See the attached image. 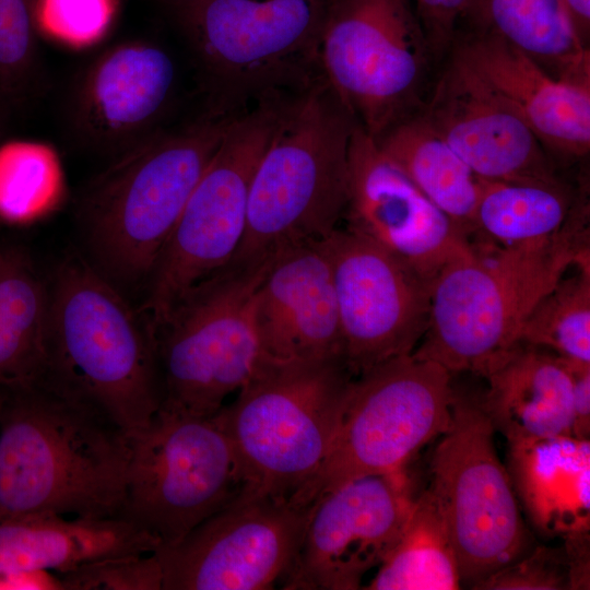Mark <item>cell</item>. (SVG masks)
I'll list each match as a JSON object with an SVG mask.
<instances>
[{
	"instance_id": "cell-1",
	"label": "cell",
	"mask_w": 590,
	"mask_h": 590,
	"mask_svg": "<svg viewBox=\"0 0 590 590\" xmlns=\"http://www.w3.org/2000/svg\"><path fill=\"white\" fill-rule=\"evenodd\" d=\"M130 437L95 405L39 381L0 387V521L119 517Z\"/></svg>"
},
{
	"instance_id": "cell-17",
	"label": "cell",
	"mask_w": 590,
	"mask_h": 590,
	"mask_svg": "<svg viewBox=\"0 0 590 590\" xmlns=\"http://www.w3.org/2000/svg\"><path fill=\"white\" fill-rule=\"evenodd\" d=\"M343 216L345 228L386 249L429 286L439 270L471 245L358 125L350 145Z\"/></svg>"
},
{
	"instance_id": "cell-32",
	"label": "cell",
	"mask_w": 590,
	"mask_h": 590,
	"mask_svg": "<svg viewBox=\"0 0 590 590\" xmlns=\"http://www.w3.org/2000/svg\"><path fill=\"white\" fill-rule=\"evenodd\" d=\"M35 0H0V97H25L36 71Z\"/></svg>"
},
{
	"instance_id": "cell-24",
	"label": "cell",
	"mask_w": 590,
	"mask_h": 590,
	"mask_svg": "<svg viewBox=\"0 0 590 590\" xmlns=\"http://www.w3.org/2000/svg\"><path fill=\"white\" fill-rule=\"evenodd\" d=\"M508 444L507 470L533 524L548 535L589 531V439L560 435Z\"/></svg>"
},
{
	"instance_id": "cell-9",
	"label": "cell",
	"mask_w": 590,
	"mask_h": 590,
	"mask_svg": "<svg viewBox=\"0 0 590 590\" xmlns=\"http://www.w3.org/2000/svg\"><path fill=\"white\" fill-rule=\"evenodd\" d=\"M452 396L451 373L412 353L354 378L324 458L288 502L309 508L351 481L406 469L446 430Z\"/></svg>"
},
{
	"instance_id": "cell-25",
	"label": "cell",
	"mask_w": 590,
	"mask_h": 590,
	"mask_svg": "<svg viewBox=\"0 0 590 590\" xmlns=\"http://www.w3.org/2000/svg\"><path fill=\"white\" fill-rule=\"evenodd\" d=\"M467 20L503 38L552 76L590 84V51L563 0H473Z\"/></svg>"
},
{
	"instance_id": "cell-37",
	"label": "cell",
	"mask_w": 590,
	"mask_h": 590,
	"mask_svg": "<svg viewBox=\"0 0 590 590\" xmlns=\"http://www.w3.org/2000/svg\"><path fill=\"white\" fill-rule=\"evenodd\" d=\"M562 359L568 371L571 382L574 412L573 436L581 439H589L590 363H582L566 358Z\"/></svg>"
},
{
	"instance_id": "cell-33",
	"label": "cell",
	"mask_w": 590,
	"mask_h": 590,
	"mask_svg": "<svg viewBox=\"0 0 590 590\" xmlns=\"http://www.w3.org/2000/svg\"><path fill=\"white\" fill-rule=\"evenodd\" d=\"M120 0H35L36 31L72 49L99 43L109 32Z\"/></svg>"
},
{
	"instance_id": "cell-4",
	"label": "cell",
	"mask_w": 590,
	"mask_h": 590,
	"mask_svg": "<svg viewBox=\"0 0 590 590\" xmlns=\"http://www.w3.org/2000/svg\"><path fill=\"white\" fill-rule=\"evenodd\" d=\"M48 285L45 384L86 401L131 436L149 425L161 396L153 334L123 293L76 253Z\"/></svg>"
},
{
	"instance_id": "cell-3",
	"label": "cell",
	"mask_w": 590,
	"mask_h": 590,
	"mask_svg": "<svg viewBox=\"0 0 590 590\" xmlns=\"http://www.w3.org/2000/svg\"><path fill=\"white\" fill-rule=\"evenodd\" d=\"M238 111L211 107L113 157L83 188L76 221L87 260L121 292L146 286L186 202Z\"/></svg>"
},
{
	"instance_id": "cell-39",
	"label": "cell",
	"mask_w": 590,
	"mask_h": 590,
	"mask_svg": "<svg viewBox=\"0 0 590 590\" xmlns=\"http://www.w3.org/2000/svg\"><path fill=\"white\" fill-rule=\"evenodd\" d=\"M570 19L585 44L590 31V0H563Z\"/></svg>"
},
{
	"instance_id": "cell-23",
	"label": "cell",
	"mask_w": 590,
	"mask_h": 590,
	"mask_svg": "<svg viewBox=\"0 0 590 590\" xmlns=\"http://www.w3.org/2000/svg\"><path fill=\"white\" fill-rule=\"evenodd\" d=\"M481 376L487 381L482 408L508 442L573 436L571 382L560 357L518 342Z\"/></svg>"
},
{
	"instance_id": "cell-35",
	"label": "cell",
	"mask_w": 590,
	"mask_h": 590,
	"mask_svg": "<svg viewBox=\"0 0 590 590\" xmlns=\"http://www.w3.org/2000/svg\"><path fill=\"white\" fill-rule=\"evenodd\" d=\"M473 586L498 590L571 589L568 556L564 547L539 546Z\"/></svg>"
},
{
	"instance_id": "cell-18",
	"label": "cell",
	"mask_w": 590,
	"mask_h": 590,
	"mask_svg": "<svg viewBox=\"0 0 590 590\" xmlns=\"http://www.w3.org/2000/svg\"><path fill=\"white\" fill-rule=\"evenodd\" d=\"M421 116L482 179L563 185L526 121L455 56Z\"/></svg>"
},
{
	"instance_id": "cell-31",
	"label": "cell",
	"mask_w": 590,
	"mask_h": 590,
	"mask_svg": "<svg viewBox=\"0 0 590 590\" xmlns=\"http://www.w3.org/2000/svg\"><path fill=\"white\" fill-rule=\"evenodd\" d=\"M576 269L538 302L523 323L520 342L590 363V261Z\"/></svg>"
},
{
	"instance_id": "cell-11",
	"label": "cell",
	"mask_w": 590,
	"mask_h": 590,
	"mask_svg": "<svg viewBox=\"0 0 590 590\" xmlns=\"http://www.w3.org/2000/svg\"><path fill=\"white\" fill-rule=\"evenodd\" d=\"M129 437L119 517L154 536L160 547L178 543L244 488L238 459L216 414L157 411L146 427Z\"/></svg>"
},
{
	"instance_id": "cell-40",
	"label": "cell",
	"mask_w": 590,
	"mask_h": 590,
	"mask_svg": "<svg viewBox=\"0 0 590 590\" xmlns=\"http://www.w3.org/2000/svg\"><path fill=\"white\" fill-rule=\"evenodd\" d=\"M9 107H10V105L7 104V103L0 97V139H1L2 133H3L4 120H5V116H7V111H8Z\"/></svg>"
},
{
	"instance_id": "cell-8",
	"label": "cell",
	"mask_w": 590,
	"mask_h": 590,
	"mask_svg": "<svg viewBox=\"0 0 590 590\" xmlns=\"http://www.w3.org/2000/svg\"><path fill=\"white\" fill-rule=\"evenodd\" d=\"M330 0H182L181 21L212 107L285 96L321 78L318 46Z\"/></svg>"
},
{
	"instance_id": "cell-7",
	"label": "cell",
	"mask_w": 590,
	"mask_h": 590,
	"mask_svg": "<svg viewBox=\"0 0 590 590\" xmlns=\"http://www.w3.org/2000/svg\"><path fill=\"white\" fill-rule=\"evenodd\" d=\"M272 258L225 266L188 290L152 329L158 411L213 416L263 364L253 310Z\"/></svg>"
},
{
	"instance_id": "cell-12",
	"label": "cell",
	"mask_w": 590,
	"mask_h": 590,
	"mask_svg": "<svg viewBox=\"0 0 590 590\" xmlns=\"http://www.w3.org/2000/svg\"><path fill=\"white\" fill-rule=\"evenodd\" d=\"M430 59L410 0H330L320 73L374 139L411 115Z\"/></svg>"
},
{
	"instance_id": "cell-5",
	"label": "cell",
	"mask_w": 590,
	"mask_h": 590,
	"mask_svg": "<svg viewBox=\"0 0 590 590\" xmlns=\"http://www.w3.org/2000/svg\"><path fill=\"white\" fill-rule=\"evenodd\" d=\"M356 125L322 76L286 101L252 176L243 239L226 266L257 264L338 228Z\"/></svg>"
},
{
	"instance_id": "cell-38",
	"label": "cell",
	"mask_w": 590,
	"mask_h": 590,
	"mask_svg": "<svg viewBox=\"0 0 590 590\" xmlns=\"http://www.w3.org/2000/svg\"><path fill=\"white\" fill-rule=\"evenodd\" d=\"M564 548L570 565L571 589L589 586V531L570 533L564 536Z\"/></svg>"
},
{
	"instance_id": "cell-34",
	"label": "cell",
	"mask_w": 590,
	"mask_h": 590,
	"mask_svg": "<svg viewBox=\"0 0 590 590\" xmlns=\"http://www.w3.org/2000/svg\"><path fill=\"white\" fill-rule=\"evenodd\" d=\"M67 590H162V570L153 553L109 558L57 575Z\"/></svg>"
},
{
	"instance_id": "cell-6",
	"label": "cell",
	"mask_w": 590,
	"mask_h": 590,
	"mask_svg": "<svg viewBox=\"0 0 590 590\" xmlns=\"http://www.w3.org/2000/svg\"><path fill=\"white\" fill-rule=\"evenodd\" d=\"M354 377L343 362L264 361L216 416L243 493L290 499L324 458Z\"/></svg>"
},
{
	"instance_id": "cell-19",
	"label": "cell",
	"mask_w": 590,
	"mask_h": 590,
	"mask_svg": "<svg viewBox=\"0 0 590 590\" xmlns=\"http://www.w3.org/2000/svg\"><path fill=\"white\" fill-rule=\"evenodd\" d=\"M253 316L266 361L345 363L332 267L322 240L273 256L256 293Z\"/></svg>"
},
{
	"instance_id": "cell-21",
	"label": "cell",
	"mask_w": 590,
	"mask_h": 590,
	"mask_svg": "<svg viewBox=\"0 0 590 590\" xmlns=\"http://www.w3.org/2000/svg\"><path fill=\"white\" fill-rule=\"evenodd\" d=\"M452 56L467 64L531 128L543 146L579 158L590 150V84L558 80L499 36L473 27Z\"/></svg>"
},
{
	"instance_id": "cell-36",
	"label": "cell",
	"mask_w": 590,
	"mask_h": 590,
	"mask_svg": "<svg viewBox=\"0 0 590 590\" xmlns=\"http://www.w3.org/2000/svg\"><path fill=\"white\" fill-rule=\"evenodd\" d=\"M473 0H414V12L432 58H440L452 46L460 23L467 20Z\"/></svg>"
},
{
	"instance_id": "cell-28",
	"label": "cell",
	"mask_w": 590,
	"mask_h": 590,
	"mask_svg": "<svg viewBox=\"0 0 590 590\" xmlns=\"http://www.w3.org/2000/svg\"><path fill=\"white\" fill-rule=\"evenodd\" d=\"M461 576L455 550L429 491L415 498L408 520L378 566L369 590H453Z\"/></svg>"
},
{
	"instance_id": "cell-2",
	"label": "cell",
	"mask_w": 590,
	"mask_h": 590,
	"mask_svg": "<svg viewBox=\"0 0 590 590\" xmlns=\"http://www.w3.org/2000/svg\"><path fill=\"white\" fill-rule=\"evenodd\" d=\"M589 202L574 199L560 229L521 246H473L449 260L430 285L427 329L413 355L449 373L482 375L520 342L526 319L567 269L590 261Z\"/></svg>"
},
{
	"instance_id": "cell-26",
	"label": "cell",
	"mask_w": 590,
	"mask_h": 590,
	"mask_svg": "<svg viewBox=\"0 0 590 590\" xmlns=\"http://www.w3.org/2000/svg\"><path fill=\"white\" fill-rule=\"evenodd\" d=\"M48 285L30 252L0 245V387L39 382L46 370Z\"/></svg>"
},
{
	"instance_id": "cell-29",
	"label": "cell",
	"mask_w": 590,
	"mask_h": 590,
	"mask_svg": "<svg viewBox=\"0 0 590 590\" xmlns=\"http://www.w3.org/2000/svg\"><path fill=\"white\" fill-rule=\"evenodd\" d=\"M573 200L563 185L520 184L481 178L473 232L509 247L542 241L565 223Z\"/></svg>"
},
{
	"instance_id": "cell-10",
	"label": "cell",
	"mask_w": 590,
	"mask_h": 590,
	"mask_svg": "<svg viewBox=\"0 0 590 590\" xmlns=\"http://www.w3.org/2000/svg\"><path fill=\"white\" fill-rule=\"evenodd\" d=\"M287 99L256 102L231 121L146 283L139 310L151 329L188 290L224 268L237 251L252 176Z\"/></svg>"
},
{
	"instance_id": "cell-30",
	"label": "cell",
	"mask_w": 590,
	"mask_h": 590,
	"mask_svg": "<svg viewBox=\"0 0 590 590\" xmlns=\"http://www.w3.org/2000/svg\"><path fill=\"white\" fill-rule=\"evenodd\" d=\"M67 197L56 149L42 141H0V222L30 226L54 214Z\"/></svg>"
},
{
	"instance_id": "cell-22",
	"label": "cell",
	"mask_w": 590,
	"mask_h": 590,
	"mask_svg": "<svg viewBox=\"0 0 590 590\" xmlns=\"http://www.w3.org/2000/svg\"><path fill=\"white\" fill-rule=\"evenodd\" d=\"M158 541L120 518L34 514L0 521V586L21 573L74 570L97 560L155 552Z\"/></svg>"
},
{
	"instance_id": "cell-13",
	"label": "cell",
	"mask_w": 590,
	"mask_h": 590,
	"mask_svg": "<svg viewBox=\"0 0 590 590\" xmlns=\"http://www.w3.org/2000/svg\"><path fill=\"white\" fill-rule=\"evenodd\" d=\"M481 401L455 392L433 453L428 489L445 520L461 579L475 585L519 558L527 533Z\"/></svg>"
},
{
	"instance_id": "cell-16",
	"label": "cell",
	"mask_w": 590,
	"mask_h": 590,
	"mask_svg": "<svg viewBox=\"0 0 590 590\" xmlns=\"http://www.w3.org/2000/svg\"><path fill=\"white\" fill-rule=\"evenodd\" d=\"M415 497L406 469L351 481L310 506L291 590H355L399 538Z\"/></svg>"
},
{
	"instance_id": "cell-14",
	"label": "cell",
	"mask_w": 590,
	"mask_h": 590,
	"mask_svg": "<svg viewBox=\"0 0 590 590\" xmlns=\"http://www.w3.org/2000/svg\"><path fill=\"white\" fill-rule=\"evenodd\" d=\"M310 512L287 499L240 493L178 543L154 554L162 590H264L291 568Z\"/></svg>"
},
{
	"instance_id": "cell-27",
	"label": "cell",
	"mask_w": 590,
	"mask_h": 590,
	"mask_svg": "<svg viewBox=\"0 0 590 590\" xmlns=\"http://www.w3.org/2000/svg\"><path fill=\"white\" fill-rule=\"evenodd\" d=\"M375 141L408 179L467 236L473 232L481 178L421 115L403 118Z\"/></svg>"
},
{
	"instance_id": "cell-20",
	"label": "cell",
	"mask_w": 590,
	"mask_h": 590,
	"mask_svg": "<svg viewBox=\"0 0 590 590\" xmlns=\"http://www.w3.org/2000/svg\"><path fill=\"white\" fill-rule=\"evenodd\" d=\"M172 57L146 40L120 43L87 68L76 90L73 125L83 144L111 157L152 134L170 101Z\"/></svg>"
},
{
	"instance_id": "cell-15",
	"label": "cell",
	"mask_w": 590,
	"mask_h": 590,
	"mask_svg": "<svg viewBox=\"0 0 590 590\" xmlns=\"http://www.w3.org/2000/svg\"><path fill=\"white\" fill-rule=\"evenodd\" d=\"M322 241L332 267L344 361L352 376L413 353L428 326L430 286L356 232L338 227Z\"/></svg>"
}]
</instances>
